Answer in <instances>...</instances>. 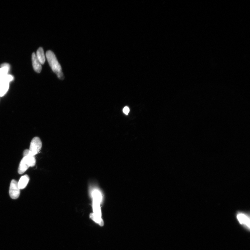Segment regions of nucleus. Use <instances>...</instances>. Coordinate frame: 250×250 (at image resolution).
<instances>
[{
    "instance_id": "obj_11",
    "label": "nucleus",
    "mask_w": 250,
    "mask_h": 250,
    "mask_svg": "<svg viewBox=\"0 0 250 250\" xmlns=\"http://www.w3.org/2000/svg\"><path fill=\"white\" fill-rule=\"evenodd\" d=\"M93 201L99 204L102 201V196L101 193L98 190H95L93 193Z\"/></svg>"
},
{
    "instance_id": "obj_1",
    "label": "nucleus",
    "mask_w": 250,
    "mask_h": 250,
    "mask_svg": "<svg viewBox=\"0 0 250 250\" xmlns=\"http://www.w3.org/2000/svg\"><path fill=\"white\" fill-rule=\"evenodd\" d=\"M46 57L49 66L54 72L56 74L59 79L60 80L64 79V76L62 72L61 66L59 63L55 54L51 51H48L46 53Z\"/></svg>"
},
{
    "instance_id": "obj_7",
    "label": "nucleus",
    "mask_w": 250,
    "mask_h": 250,
    "mask_svg": "<svg viewBox=\"0 0 250 250\" xmlns=\"http://www.w3.org/2000/svg\"><path fill=\"white\" fill-rule=\"evenodd\" d=\"M30 178L27 175H25L22 177L18 182V185L19 190H23L27 186L29 182Z\"/></svg>"
},
{
    "instance_id": "obj_9",
    "label": "nucleus",
    "mask_w": 250,
    "mask_h": 250,
    "mask_svg": "<svg viewBox=\"0 0 250 250\" xmlns=\"http://www.w3.org/2000/svg\"><path fill=\"white\" fill-rule=\"evenodd\" d=\"M36 57L41 64H43L45 62V57L44 51L42 47H40L37 51Z\"/></svg>"
},
{
    "instance_id": "obj_4",
    "label": "nucleus",
    "mask_w": 250,
    "mask_h": 250,
    "mask_svg": "<svg viewBox=\"0 0 250 250\" xmlns=\"http://www.w3.org/2000/svg\"><path fill=\"white\" fill-rule=\"evenodd\" d=\"M20 191L19 188L18 182L16 180H12L11 182L9 194L11 198L16 199L18 198L20 195Z\"/></svg>"
},
{
    "instance_id": "obj_6",
    "label": "nucleus",
    "mask_w": 250,
    "mask_h": 250,
    "mask_svg": "<svg viewBox=\"0 0 250 250\" xmlns=\"http://www.w3.org/2000/svg\"><path fill=\"white\" fill-rule=\"evenodd\" d=\"M32 61L34 70L37 73H40L42 71V64L37 58L36 54L34 53L32 54Z\"/></svg>"
},
{
    "instance_id": "obj_2",
    "label": "nucleus",
    "mask_w": 250,
    "mask_h": 250,
    "mask_svg": "<svg viewBox=\"0 0 250 250\" xmlns=\"http://www.w3.org/2000/svg\"><path fill=\"white\" fill-rule=\"evenodd\" d=\"M237 221L242 227L247 231L250 230V218L249 214L247 213L242 211L237 212L236 214Z\"/></svg>"
},
{
    "instance_id": "obj_12",
    "label": "nucleus",
    "mask_w": 250,
    "mask_h": 250,
    "mask_svg": "<svg viewBox=\"0 0 250 250\" xmlns=\"http://www.w3.org/2000/svg\"><path fill=\"white\" fill-rule=\"evenodd\" d=\"M123 111V113L125 114L128 115L130 109L129 108L127 107V106H126V107L124 108Z\"/></svg>"
},
{
    "instance_id": "obj_3",
    "label": "nucleus",
    "mask_w": 250,
    "mask_h": 250,
    "mask_svg": "<svg viewBox=\"0 0 250 250\" xmlns=\"http://www.w3.org/2000/svg\"><path fill=\"white\" fill-rule=\"evenodd\" d=\"M42 146V143L40 138L35 137L30 143L29 151L34 156L40 152Z\"/></svg>"
},
{
    "instance_id": "obj_10",
    "label": "nucleus",
    "mask_w": 250,
    "mask_h": 250,
    "mask_svg": "<svg viewBox=\"0 0 250 250\" xmlns=\"http://www.w3.org/2000/svg\"><path fill=\"white\" fill-rule=\"evenodd\" d=\"M9 88V83L5 82L0 84V97H3L7 92Z\"/></svg>"
},
{
    "instance_id": "obj_5",
    "label": "nucleus",
    "mask_w": 250,
    "mask_h": 250,
    "mask_svg": "<svg viewBox=\"0 0 250 250\" xmlns=\"http://www.w3.org/2000/svg\"><path fill=\"white\" fill-rule=\"evenodd\" d=\"M10 69V66L8 64H4L1 65L0 68V84L4 81Z\"/></svg>"
},
{
    "instance_id": "obj_8",
    "label": "nucleus",
    "mask_w": 250,
    "mask_h": 250,
    "mask_svg": "<svg viewBox=\"0 0 250 250\" xmlns=\"http://www.w3.org/2000/svg\"><path fill=\"white\" fill-rule=\"evenodd\" d=\"M30 166L26 162L24 158L22 160L19 164L18 169V172L19 174L22 175L25 172L29 169Z\"/></svg>"
}]
</instances>
